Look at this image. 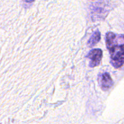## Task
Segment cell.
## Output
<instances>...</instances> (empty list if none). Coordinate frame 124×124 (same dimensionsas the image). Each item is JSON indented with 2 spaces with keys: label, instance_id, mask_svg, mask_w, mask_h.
Segmentation results:
<instances>
[{
  "label": "cell",
  "instance_id": "277c9868",
  "mask_svg": "<svg viewBox=\"0 0 124 124\" xmlns=\"http://www.w3.org/2000/svg\"><path fill=\"white\" fill-rule=\"evenodd\" d=\"M101 39V33L99 31L97 30L91 36L90 39L88 41V46L89 47H92L96 44L98 42H99Z\"/></svg>",
  "mask_w": 124,
  "mask_h": 124
},
{
  "label": "cell",
  "instance_id": "5b68a950",
  "mask_svg": "<svg viewBox=\"0 0 124 124\" xmlns=\"http://www.w3.org/2000/svg\"><path fill=\"white\" fill-rule=\"evenodd\" d=\"M23 1H24L25 2H33V1H35V0H23Z\"/></svg>",
  "mask_w": 124,
  "mask_h": 124
},
{
  "label": "cell",
  "instance_id": "7a4b0ae2",
  "mask_svg": "<svg viewBox=\"0 0 124 124\" xmlns=\"http://www.w3.org/2000/svg\"><path fill=\"white\" fill-rule=\"evenodd\" d=\"M87 57L91 59L90 62V67H94L99 65L101 61L102 57V52L99 48L93 49L90 52Z\"/></svg>",
  "mask_w": 124,
  "mask_h": 124
},
{
  "label": "cell",
  "instance_id": "6da1fadb",
  "mask_svg": "<svg viewBox=\"0 0 124 124\" xmlns=\"http://www.w3.org/2000/svg\"><path fill=\"white\" fill-rule=\"evenodd\" d=\"M106 44L111 58V63L115 68L124 64V35L108 32L106 35Z\"/></svg>",
  "mask_w": 124,
  "mask_h": 124
},
{
  "label": "cell",
  "instance_id": "3957f363",
  "mask_svg": "<svg viewBox=\"0 0 124 124\" xmlns=\"http://www.w3.org/2000/svg\"><path fill=\"white\" fill-rule=\"evenodd\" d=\"M101 84L104 90H107L111 88L113 85V82L108 73H104L101 76Z\"/></svg>",
  "mask_w": 124,
  "mask_h": 124
}]
</instances>
